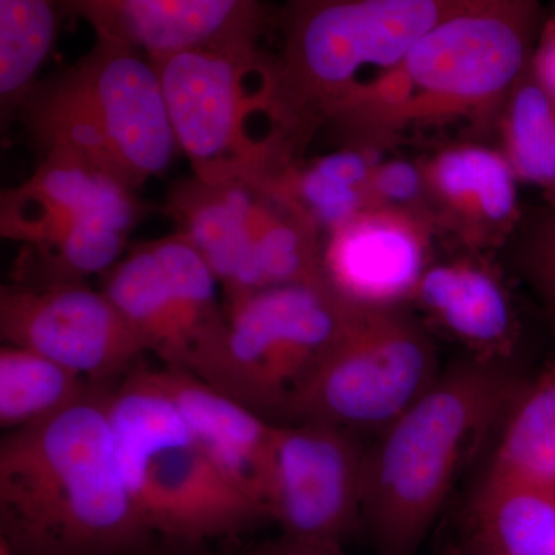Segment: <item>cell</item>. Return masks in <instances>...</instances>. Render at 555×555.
I'll list each match as a JSON object with an SVG mask.
<instances>
[{
    "instance_id": "7",
    "label": "cell",
    "mask_w": 555,
    "mask_h": 555,
    "mask_svg": "<svg viewBox=\"0 0 555 555\" xmlns=\"http://www.w3.org/2000/svg\"><path fill=\"white\" fill-rule=\"evenodd\" d=\"M268 54L262 43H215L153 57L193 177L272 181L284 169L275 141L254 129L259 120L270 131Z\"/></svg>"
},
{
    "instance_id": "30",
    "label": "cell",
    "mask_w": 555,
    "mask_h": 555,
    "mask_svg": "<svg viewBox=\"0 0 555 555\" xmlns=\"http://www.w3.org/2000/svg\"><path fill=\"white\" fill-rule=\"evenodd\" d=\"M444 555H467L465 553V551H454V553H449V554H444Z\"/></svg>"
},
{
    "instance_id": "28",
    "label": "cell",
    "mask_w": 555,
    "mask_h": 555,
    "mask_svg": "<svg viewBox=\"0 0 555 555\" xmlns=\"http://www.w3.org/2000/svg\"><path fill=\"white\" fill-rule=\"evenodd\" d=\"M258 555H347L343 546L315 545V543L294 542L283 539Z\"/></svg>"
},
{
    "instance_id": "12",
    "label": "cell",
    "mask_w": 555,
    "mask_h": 555,
    "mask_svg": "<svg viewBox=\"0 0 555 555\" xmlns=\"http://www.w3.org/2000/svg\"><path fill=\"white\" fill-rule=\"evenodd\" d=\"M367 449L356 434L323 423L275 426L266 518L283 539L343 546L361 528Z\"/></svg>"
},
{
    "instance_id": "4",
    "label": "cell",
    "mask_w": 555,
    "mask_h": 555,
    "mask_svg": "<svg viewBox=\"0 0 555 555\" xmlns=\"http://www.w3.org/2000/svg\"><path fill=\"white\" fill-rule=\"evenodd\" d=\"M520 383L506 364L469 358L378 434L361 505V528L378 555L420 554L465 460Z\"/></svg>"
},
{
    "instance_id": "17",
    "label": "cell",
    "mask_w": 555,
    "mask_h": 555,
    "mask_svg": "<svg viewBox=\"0 0 555 555\" xmlns=\"http://www.w3.org/2000/svg\"><path fill=\"white\" fill-rule=\"evenodd\" d=\"M426 208L436 232L477 255L509 243L520 224L517 177L505 153L455 145L426 166Z\"/></svg>"
},
{
    "instance_id": "21",
    "label": "cell",
    "mask_w": 555,
    "mask_h": 555,
    "mask_svg": "<svg viewBox=\"0 0 555 555\" xmlns=\"http://www.w3.org/2000/svg\"><path fill=\"white\" fill-rule=\"evenodd\" d=\"M478 483L555 486V361L517 387Z\"/></svg>"
},
{
    "instance_id": "11",
    "label": "cell",
    "mask_w": 555,
    "mask_h": 555,
    "mask_svg": "<svg viewBox=\"0 0 555 555\" xmlns=\"http://www.w3.org/2000/svg\"><path fill=\"white\" fill-rule=\"evenodd\" d=\"M218 288L214 270L179 232L139 244L102 275V292L145 352L204 382L221 366L228 338Z\"/></svg>"
},
{
    "instance_id": "24",
    "label": "cell",
    "mask_w": 555,
    "mask_h": 555,
    "mask_svg": "<svg viewBox=\"0 0 555 555\" xmlns=\"http://www.w3.org/2000/svg\"><path fill=\"white\" fill-rule=\"evenodd\" d=\"M503 109V153L518 181L555 196V101L532 72V64Z\"/></svg>"
},
{
    "instance_id": "10",
    "label": "cell",
    "mask_w": 555,
    "mask_h": 555,
    "mask_svg": "<svg viewBox=\"0 0 555 555\" xmlns=\"http://www.w3.org/2000/svg\"><path fill=\"white\" fill-rule=\"evenodd\" d=\"M224 308V360L211 386L269 420L284 418L353 306L315 281L248 292L225 299Z\"/></svg>"
},
{
    "instance_id": "25",
    "label": "cell",
    "mask_w": 555,
    "mask_h": 555,
    "mask_svg": "<svg viewBox=\"0 0 555 555\" xmlns=\"http://www.w3.org/2000/svg\"><path fill=\"white\" fill-rule=\"evenodd\" d=\"M513 240L518 273L555 337V196H546L545 204L528 221H520Z\"/></svg>"
},
{
    "instance_id": "26",
    "label": "cell",
    "mask_w": 555,
    "mask_h": 555,
    "mask_svg": "<svg viewBox=\"0 0 555 555\" xmlns=\"http://www.w3.org/2000/svg\"><path fill=\"white\" fill-rule=\"evenodd\" d=\"M371 193L375 206L403 208L429 218L423 166L404 159L377 164L372 173Z\"/></svg>"
},
{
    "instance_id": "6",
    "label": "cell",
    "mask_w": 555,
    "mask_h": 555,
    "mask_svg": "<svg viewBox=\"0 0 555 555\" xmlns=\"http://www.w3.org/2000/svg\"><path fill=\"white\" fill-rule=\"evenodd\" d=\"M166 214L214 270L225 299L326 281L324 236L272 181L181 179Z\"/></svg>"
},
{
    "instance_id": "3",
    "label": "cell",
    "mask_w": 555,
    "mask_h": 555,
    "mask_svg": "<svg viewBox=\"0 0 555 555\" xmlns=\"http://www.w3.org/2000/svg\"><path fill=\"white\" fill-rule=\"evenodd\" d=\"M463 0H283L266 64L269 124L292 160L352 100L364 69L398 67Z\"/></svg>"
},
{
    "instance_id": "8",
    "label": "cell",
    "mask_w": 555,
    "mask_h": 555,
    "mask_svg": "<svg viewBox=\"0 0 555 555\" xmlns=\"http://www.w3.org/2000/svg\"><path fill=\"white\" fill-rule=\"evenodd\" d=\"M137 192L86 160L46 153L30 177L0 195V233L24 246L38 283L104 275L141 219Z\"/></svg>"
},
{
    "instance_id": "19",
    "label": "cell",
    "mask_w": 555,
    "mask_h": 555,
    "mask_svg": "<svg viewBox=\"0 0 555 555\" xmlns=\"http://www.w3.org/2000/svg\"><path fill=\"white\" fill-rule=\"evenodd\" d=\"M153 375L177 404L204 454L264 513L276 423L190 372L164 367Z\"/></svg>"
},
{
    "instance_id": "18",
    "label": "cell",
    "mask_w": 555,
    "mask_h": 555,
    "mask_svg": "<svg viewBox=\"0 0 555 555\" xmlns=\"http://www.w3.org/2000/svg\"><path fill=\"white\" fill-rule=\"evenodd\" d=\"M412 301L474 360L506 366L513 360L520 341V323L509 292L483 261L459 258L433 262Z\"/></svg>"
},
{
    "instance_id": "14",
    "label": "cell",
    "mask_w": 555,
    "mask_h": 555,
    "mask_svg": "<svg viewBox=\"0 0 555 555\" xmlns=\"http://www.w3.org/2000/svg\"><path fill=\"white\" fill-rule=\"evenodd\" d=\"M65 76L115 150L124 178L139 190L169 169L178 152L158 69L147 54L94 35Z\"/></svg>"
},
{
    "instance_id": "29",
    "label": "cell",
    "mask_w": 555,
    "mask_h": 555,
    "mask_svg": "<svg viewBox=\"0 0 555 555\" xmlns=\"http://www.w3.org/2000/svg\"><path fill=\"white\" fill-rule=\"evenodd\" d=\"M0 555H14L11 546L3 539H0Z\"/></svg>"
},
{
    "instance_id": "13",
    "label": "cell",
    "mask_w": 555,
    "mask_h": 555,
    "mask_svg": "<svg viewBox=\"0 0 555 555\" xmlns=\"http://www.w3.org/2000/svg\"><path fill=\"white\" fill-rule=\"evenodd\" d=\"M0 337L5 345L42 353L87 382L116 377L145 352L112 299L83 281L2 286Z\"/></svg>"
},
{
    "instance_id": "1",
    "label": "cell",
    "mask_w": 555,
    "mask_h": 555,
    "mask_svg": "<svg viewBox=\"0 0 555 555\" xmlns=\"http://www.w3.org/2000/svg\"><path fill=\"white\" fill-rule=\"evenodd\" d=\"M0 539L14 555H134L155 540L120 473L107 393L3 437Z\"/></svg>"
},
{
    "instance_id": "9",
    "label": "cell",
    "mask_w": 555,
    "mask_h": 555,
    "mask_svg": "<svg viewBox=\"0 0 555 555\" xmlns=\"http://www.w3.org/2000/svg\"><path fill=\"white\" fill-rule=\"evenodd\" d=\"M436 345L403 308L361 309L299 387L284 418L382 433L440 377Z\"/></svg>"
},
{
    "instance_id": "5",
    "label": "cell",
    "mask_w": 555,
    "mask_h": 555,
    "mask_svg": "<svg viewBox=\"0 0 555 555\" xmlns=\"http://www.w3.org/2000/svg\"><path fill=\"white\" fill-rule=\"evenodd\" d=\"M120 473L150 534L170 542H210L266 518L196 443L153 371L131 374L107 393Z\"/></svg>"
},
{
    "instance_id": "27",
    "label": "cell",
    "mask_w": 555,
    "mask_h": 555,
    "mask_svg": "<svg viewBox=\"0 0 555 555\" xmlns=\"http://www.w3.org/2000/svg\"><path fill=\"white\" fill-rule=\"evenodd\" d=\"M532 72L555 101V20L545 22L532 57Z\"/></svg>"
},
{
    "instance_id": "22",
    "label": "cell",
    "mask_w": 555,
    "mask_h": 555,
    "mask_svg": "<svg viewBox=\"0 0 555 555\" xmlns=\"http://www.w3.org/2000/svg\"><path fill=\"white\" fill-rule=\"evenodd\" d=\"M67 17L61 0H0V108L20 115L60 38Z\"/></svg>"
},
{
    "instance_id": "23",
    "label": "cell",
    "mask_w": 555,
    "mask_h": 555,
    "mask_svg": "<svg viewBox=\"0 0 555 555\" xmlns=\"http://www.w3.org/2000/svg\"><path fill=\"white\" fill-rule=\"evenodd\" d=\"M87 379L36 350L0 349V425L13 430L60 414L89 396Z\"/></svg>"
},
{
    "instance_id": "2",
    "label": "cell",
    "mask_w": 555,
    "mask_h": 555,
    "mask_svg": "<svg viewBox=\"0 0 555 555\" xmlns=\"http://www.w3.org/2000/svg\"><path fill=\"white\" fill-rule=\"evenodd\" d=\"M545 22L543 0H463L398 67L361 86L339 131L369 147L406 127L494 115L531 68Z\"/></svg>"
},
{
    "instance_id": "15",
    "label": "cell",
    "mask_w": 555,
    "mask_h": 555,
    "mask_svg": "<svg viewBox=\"0 0 555 555\" xmlns=\"http://www.w3.org/2000/svg\"><path fill=\"white\" fill-rule=\"evenodd\" d=\"M434 233L426 215L369 207L324 236L326 283L356 308H401L433 264Z\"/></svg>"
},
{
    "instance_id": "20",
    "label": "cell",
    "mask_w": 555,
    "mask_h": 555,
    "mask_svg": "<svg viewBox=\"0 0 555 555\" xmlns=\"http://www.w3.org/2000/svg\"><path fill=\"white\" fill-rule=\"evenodd\" d=\"M469 555H555V486L477 485L466 513Z\"/></svg>"
},
{
    "instance_id": "16",
    "label": "cell",
    "mask_w": 555,
    "mask_h": 555,
    "mask_svg": "<svg viewBox=\"0 0 555 555\" xmlns=\"http://www.w3.org/2000/svg\"><path fill=\"white\" fill-rule=\"evenodd\" d=\"M94 35L129 43L150 60L215 43H262L275 31L266 0H61Z\"/></svg>"
}]
</instances>
